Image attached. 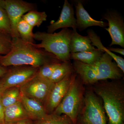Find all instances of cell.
Instances as JSON below:
<instances>
[{
    "instance_id": "1",
    "label": "cell",
    "mask_w": 124,
    "mask_h": 124,
    "mask_svg": "<svg viewBox=\"0 0 124 124\" xmlns=\"http://www.w3.org/2000/svg\"><path fill=\"white\" fill-rule=\"evenodd\" d=\"M61 62L53 54L24 42L20 38H13L11 51L0 56V63L6 67L28 66L39 68L48 63Z\"/></svg>"
},
{
    "instance_id": "2",
    "label": "cell",
    "mask_w": 124,
    "mask_h": 124,
    "mask_svg": "<svg viewBox=\"0 0 124 124\" xmlns=\"http://www.w3.org/2000/svg\"><path fill=\"white\" fill-rule=\"evenodd\" d=\"M92 89L101 99L108 124H124V86L121 80L102 81Z\"/></svg>"
},
{
    "instance_id": "3",
    "label": "cell",
    "mask_w": 124,
    "mask_h": 124,
    "mask_svg": "<svg viewBox=\"0 0 124 124\" xmlns=\"http://www.w3.org/2000/svg\"><path fill=\"white\" fill-rule=\"evenodd\" d=\"M72 65L74 72L83 85H93L106 80H121L124 76V72L113 62L112 58L106 53L93 64H85L73 60Z\"/></svg>"
},
{
    "instance_id": "4",
    "label": "cell",
    "mask_w": 124,
    "mask_h": 124,
    "mask_svg": "<svg viewBox=\"0 0 124 124\" xmlns=\"http://www.w3.org/2000/svg\"><path fill=\"white\" fill-rule=\"evenodd\" d=\"M73 31L63 28L58 32L49 33L37 31L34 33V40L39 41V44H32L38 48L42 49L53 54L62 62L70 61V41Z\"/></svg>"
},
{
    "instance_id": "5",
    "label": "cell",
    "mask_w": 124,
    "mask_h": 124,
    "mask_svg": "<svg viewBox=\"0 0 124 124\" xmlns=\"http://www.w3.org/2000/svg\"><path fill=\"white\" fill-rule=\"evenodd\" d=\"M83 85L79 78L74 72L66 94L53 113L67 116L73 124H76L84 97L85 90Z\"/></svg>"
},
{
    "instance_id": "6",
    "label": "cell",
    "mask_w": 124,
    "mask_h": 124,
    "mask_svg": "<svg viewBox=\"0 0 124 124\" xmlns=\"http://www.w3.org/2000/svg\"><path fill=\"white\" fill-rule=\"evenodd\" d=\"M106 115L101 98L92 88L85 90L76 124H107Z\"/></svg>"
},
{
    "instance_id": "7",
    "label": "cell",
    "mask_w": 124,
    "mask_h": 124,
    "mask_svg": "<svg viewBox=\"0 0 124 124\" xmlns=\"http://www.w3.org/2000/svg\"><path fill=\"white\" fill-rule=\"evenodd\" d=\"M0 7L6 10L10 20L12 37L20 38L17 29L18 23L25 13L36 10L35 6L22 0H0Z\"/></svg>"
},
{
    "instance_id": "8",
    "label": "cell",
    "mask_w": 124,
    "mask_h": 124,
    "mask_svg": "<svg viewBox=\"0 0 124 124\" xmlns=\"http://www.w3.org/2000/svg\"><path fill=\"white\" fill-rule=\"evenodd\" d=\"M0 80L4 90L9 88L22 86L36 75L39 68L28 66H11Z\"/></svg>"
},
{
    "instance_id": "9",
    "label": "cell",
    "mask_w": 124,
    "mask_h": 124,
    "mask_svg": "<svg viewBox=\"0 0 124 124\" xmlns=\"http://www.w3.org/2000/svg\"><path fill=\"white\" fill-rule=\"evenodd\" d=\"M54 84L36 75L20 87L23 94L36 100L43 105Z\"/></svg>"
},
{
    "instance_id": "10",
    "label": "cell",
    "mask_w": 124,
    "mask_h": 124,
    "mask_svg": "<svg viewBox=\"0 0 124 124\" xmlns=\"http://www.w3.org/2000/svg\"><path fill=\"white\" fill-rule=\"evenodd\" d=\"M102 20L108 22V27L104 29L108 32L111 39L109 46L117 45L124 48V22L122 16L115 10H108L102 16Z\"/></svg>"
},
{
    "instance_id": "11",
    "label": "cell",
    "mask_w": 124,
    "mask_h": 124,
    "mask_svg": "<svg viewBox=\"0 0 124 124\" xmlns=\"http://www.w3.org/2000/svg\"><path fill=\"white\" fill-rule=\"evenodd\" d=\"M74 73L54 84L44 104L47 114L53 113L60 104L68 90Z\"/></svg>"
},
{
    "instance_id": "12",
    "label": "cell",
    "mask_w": 124,
    "mask_h": 124,
    "mask_svg": "<svg viewBox=\"0 0 124 124\" xmlns=\"http://www.w3.org/2000/svg\"><path fill=\"white\" fill-rule=\"evenodd\" d=\"M75 13L73 5L70 4L67 0H65L58 19L47 27V32L53 33L58 29L68 28H71L73 31H77Z\"/></svg>"
},
{
    "instance_id": "13",
    "label": "cell",
    "mask_w": 124,
    "mask_h": 124,
    "mask_svg": "<svg viewBox=\"0 0 124 124\" xmlns=\"http://www.w3.org/2000/svg\"><path fill=\"white\" fill-rule=\"evenodd\" d=\"M73 4L75 8L77 27L79 31H82L91 27L99 26L104 28L108 26V23L92 18L85 8L81 1H75Z\"/></svg>"
},
{
    "instance_id": "14",
    "label": "cell",
    "mask_w": 124,
    "mask_h": 124,
    "mask_svg": "<svg viewBox=\"0 0 124 124\" xmlns=\"http://www.w3.org/2000/svg\"><path fill=\"white\" fill-rule=\"evenodd\" d=\"M20 101L30 119L38 120L47 114L44 105L42 103L34 99L28 97L22 93Z\"/></svg>"
},
{
    "instance_id": "15",
    "label": "cell",
    "mask_w": 124,
    "mask_h": 124,
    "mask_svg": "<svg viewBox=\"0 0 124 124\" xmlns=\"http://www.w3.org/2000/svg\"><path fill=\"white\" fill-rule=\"evenodd\" d=\"M26 119L30 118L20 101L5 108V124H14Z\"/></svg>"
},
{
    "instance_id": "16",
    "label": "cell",
    "mask_w": 124,
    "mask_h": 124,
    "mask_svg": "<svg viewBox=\"0 0 124 124\" xmlns=\"http://www.w3.org/2000/svg\"><path fill=\"white\" fill-rule=\"evenodd\" d=\"M73 31L69 46L70 54L92 51L96 49L92 45L88 36H82L78 33L77 31Z\"/></svg>"
},
{
    "instance_id": "17",
    "label": "cell",
    "mask_w": 124,
    "mask_h": 124,
    "mask_svg": "<svg viewBox=\"0 0 124 124\" xmlns=\"http://www.w3.org/2000/svg\"><path fill=\"white\" fill-rule=\"evenodd\" d=\"M87 34L91 40L92 44L95 46L98 49L101 50L104 53L109 54L112 58L117 64V66L124 73V59L122 57L116 54L109 51L106 47H105L102 44L100 37L93 30H88Z\"/></svg>"
},
{
    "instance_id": "18",
    "label": "cell",
    "mask_w": 124,
    "mask_h": 124,
    "mask_svg": "<svg viewBox=\"0 0 124 124\" xmlns=\"http://www.w3.org/2000/svg\"><path fill=\"white\" fill-rule=\"evenodd\" d=\"M103 53H104L101 50L96 48L92 51L71 54L70 59L84 64H91L99 60Z\"/></svg>"
},
{
    "instance_id": "19",
    "label": "cell",
    "mask_w": 124,
    "mask_h": 124,
    "mask_svg": "<svg viewBox=\"0 0 124 124\" xmlns=\"http://www.w3.org/2000/svg\"><path fill=\"white\" fill-rule=\"evenodd\" d=\"M74 72L73 65L70 61L62 62L54 71L49 81L53 84L57 83Z\"/></svg>"
},
{
    "instance_id": "20",
    "label": "cell",
    "mask_w": 124,
    "mask_h": 124,
    "mask_svg": "<svg viewBox=\"0 0 124 124\" xmlns=\"http://www.w3.org/2000/svg\"><path fill=\"white\" fill-rule=\"evenodd\" d=\"M22 93L20 87H14L6 89L1 94V100L4 108L20 101Z\"/></svg>"
},
{
    "instance_id": "21",
    "label": "cell",
    "mask_w": 124,
    "mask_h": 124,
    "mask_svg": "<svg viewBox=\"0 0 124 124\" xmlns=\"http://www.w3.org/2000/svg\"><path fill=\"white\" fill-rule=\"evenodd\" d=\"M47 15L45 11H38L36 10L28 11L23 16L22 18L32 27H39L43 22L46 21Z\"/></svg>"
},
{
    "instance_id": "22",
    "label": "cell",
    "mask_w": 124,
    "mask_h": 124,
    "mask_svg": "<svg viewBox=\"0 0 124 124\" xmlns=\"http://www.w3.org/2000/svg\"><path fill=\"white\" fill-rule=\"evenodd\" d=\"M33 28L22 18L20 19L18 23L17 29L22 40L29 44H34V33L32 32Z\"/></svg>"
},
{
    "instance_id": "23",
    "label": "cell",
    "mask_w": 124,
    "mask_h": 124,
    "mask_svg": "<svg viewBox=\"0 0 124 124\" xmlns=\"http://www.w3.org/2000/svg\"><path fill=\"white\" fill-rule=\"evenodd\" d=\"M36 124H73L70 119L65 115H59L54 113L46 114L37 120Z\"/></svg>"
},
{
    "instance_id": "24",
    "label": "cell",
    "mask_w": 124,
    "mask_h": 124,
    "mask_svg": "<svg viewBox=\"0 0 124 124\" xmlns=\"http://www.w3.org/2000/svg\"><path fill=\"white\" fill-rule=\"evenodd\" d=\"M13 37L9 33L0 31V55H6L11 51Z\"/></svg>"
},
{
    "instance_id": "25",
    "label": "cell",
    "mask_w": 124,
    "mask_h": 124,
    "mask_svg": "<svg viewBox=\"0 0 124 124\" xmlns=\"http://www.w3.org/2000/svg\"><path fill=\"white\" fill-rule=\"evenodd\" d=\"M61 62L51 63L41 66L39 68L37 75L44 79L49 80L54 71Z\"/></svg>"
},
{
    "instance_id": "26",
    "label": "cell",
    "mask_w": 124,
    "mask_h": 124,
    "mask_svg": "<svg viewBox=\"0 0 124 124\" xmlns=\"http://www.w3.org/2000/svg\"><path fill=\"white\" fill-rule=\"evenodd\" d=\"M0 31L11 35V25L10 20L6 11L1 7H0Z\"/></svg>"
},
{
    "instance_id": "27",
    "label": "cell",
    "mask_w": 124,
    "mask_h": 124,
    "mask_svg": "<svg viewBox=\"0 0 124 124\" xmlns=\"http://www.w3.org/2000/svg\"><path fill=\"white\" fill-rule=\"evenodd\" d=\"M0 94V124H5V108L2 105L1 100V94Z\"/></svg>"
},
{
    "instance_id": "28",
    "label": "cell",
    "mask_w": 124,
    "mask_h": 124,
    "mask_svg": "<svg viewBox=\"0 0 124 124\" xmlns=\"http://www.w3.org/2000/svg\"><path fill=\"white\" fill-rule=\"evenodd\" d=\"M108 49L111 52H114L121 54L124 56V48H115L113 47H108ZM113 53V52H112Z\"/></svg>"
},
{
    "instance_id": "29",
    "label": "cell",
    "mask_w": 124,
    "mask_h": 124,
    "mask_svg": "<svg viewBox=\"0 0 124 124\" xmlns=\"http://www.w3.org/2000/svg\"><path fill=\"white\" fill-rule=\"evenodd\" d=\"M8 68L2 66L0 63V78H2L7 73Z\"/></svg>"
},
{
    "instance_id": "30",
    "label": "cell",
    "mask_w": 124,
    "mask_h": 124,
    "mask_svg": "<svg viewBox=\"0 0 124 124\" xmlns=\"http://www.w3.org/2000/svg\"><path fill=\"white\" fill-rule=\"evenodd\" d=\"M14 124H32L31 121L29 120V119H26L19 121L16 122Z\"/></svg>"
},
{
    "instance_id": "31",
    "label": "cell",
    "mask_w": 124,
    "mask_h": 124,
    "mask_svg": "<svg viewBox=\"0 0 124 124\" xmlns=\"http://www.w3.org/2000/svg\"><path fill=\"white\" fill-rule=\"evenodd\" d=\"M4 91V90L3 89L1 84L0 83V94L1 93Z\"/></svg>"
}]
</instances>
